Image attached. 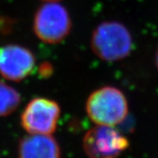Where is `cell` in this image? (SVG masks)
<instances>
[{
  "mask_svg": "<svg viewBox=\"0 0 158 158\" xmlns=\"http://www.w3.org/2000/svg\"><path fill=\"white\" fill-rule=\"evenodd\" d=\"M90 45L101 60L114 62L129 56L133 40L124 24L118 21H104L93 31Z\"/></svg>",
  "mask_w": 158,
  "mask_h": 158,
  "instance_id": "cell-1",
  "label": "cell"
},
{
  "mask_svg": "<svg viewBox=\"0 0 158 158\" xmlns=\"http://www.w3.org/2000/svg\"><path fill=\"white\" fill-rule=\"evenodd\" d=\"M85 110L89 119L95 124L114 127L127 117L128 103L120 89L106 85L89 94Z\"/></svg>",
  "mask_w": 158,
  "mask_h": 158,
  "instance_id": "cell-2",
  "label": "cell"
},
{
  "mask_svg": "<svg viewBox=\"0 0 158 158\" xmlns=\"http://www.w3.org/2000/svg\"><path fill=\"white\" fill-rule=\"evenodd\" d=\"M72 21L67 9L56 2H46L36 10L33 31L46 44H59L69 34Z\"/></svg>",
  "mask_w": 158,
  "mask_h": 158,
  "instance_id": "cell-3",
  "label": "cell"
},
{
  "mask_svg": "<svg viewBox=\"0 0 158 158\" xmlns=\"http://www.w3.org/2000/svg\"><path fill=\"white\" fill-rule=\"evenodd\" d=\"M60 108L54 100L46 98L31 99L21 114V126L30 135H52L56 129Z\"/></svg>",
  "mask_w": 158,
  "mask_h": 158,
  "instance_id": "cell-4",
  "label": "cell"
},
{
  "mask_svg": "<svg viewBox=\"0 0 158 158\" xmlns=\"http://www.w3.org/2000/svg\"><path fill=\"white\" fill-rule=\"evenodd\" d=\"M82 145L89 158H116L128 148L129 142L114 127L97 125L85 133Z\"/></svg>",
  "mask_w": 158,
  "mask_h": 158,
  "instance_id": "cell-5",
  "label": "cell"
},
{
  "mask_svg": "<svg viewBox=\"0 0 158 158\" xmlns=\"http://www.w3.org/2000/svg\"><path fill=\"white\" fill-rule=\"evenodd\" d=\"M35 65L32 52L23 46L7 44L0 48V74L13 81L28 77Z\"/></svg>",
  "mask_w": 158,
  "mask_h": 158,
  "instance_id": "cell-6",
  "label": "cell"
},
{
  "mask_svg": "<svg viewBox=\"0 0 158 158\" xmlns=\"http://www.w3.org/2000/svg\"><path fill=\"white\" fill-rule=\"evenodd\" d=\"M19 158H60V149L51 135H29L21 139Z\"/></svg>",
  "mask_w": 158,
  "mask_h": 158,
  "instance_id": "cell-7",
  "label": "cell"
},
{
  "mask_svg": "<svg viewBox=\"0 0 158 158\" xmlns=\"http://www.w3.org/2000/svg\"><path fill=\"white\" fill-rule=\"evenodd\" d=\"M21 96L15 88L0 81V117L9 115L19 106Z\"/></svg>",
  "mask_w": 158,
  "mask_h": 158,
  "instance_id": "cell-8",
  "label": "cell"
},
{
  "mask_svg": "<svg viewBox=\"0 0 158 158\" xmlns=\"http://www.w3.org/2000/svg\"><path fill=\"white\" fill-rule=\"evenodd\" d=\"M53 72L52 64L48 62L42 63L39 68L40 76L42 77H48Z\"/></svg>",
  "mask_w": 158,
  "mask_h": 158,
  "instance_id": "cell-9",
  "label": "cell"
},
{
  "mask_svg": "<svg viewBox=\"0 0 158 158\" xmlns=\"http://www.w3.org/2000/svg\"><path fill=\"white\" fill-rule=\"evenodd\" d=\"M155 64H156V69H158V47L156 48V54H155Z\"/></svg>",
  "mask_w": 158,
  "mask_h": 158,
  "instance_id": "cell-10",
  "label": "cell"
},
{
  "mask_svg": "<svg viewBox=\"0 0 158 158\" xmlns=\"http://www.w3.org/2000/svg\"><path fill=\"white\" fill-rule=\"evenodd\" d=\"M43 1H45V2H56L58 0H43Z\"/></svg>",
  "mask_w": 158,
  "mask_h": 158,
  "instance_id": "cell-11",
  "label": "cell"
}]
</instances>
